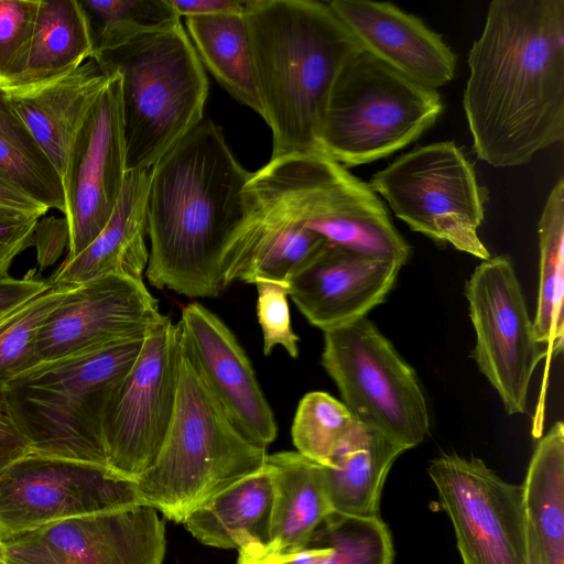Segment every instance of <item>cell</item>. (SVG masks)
Masks as SVG:
<instances>
[{"instance_id": "60d3db41", "label": "cell", "mask_w": 564, "mask_h": 564, "mask_svg": "<svg viewBox=\"0 0 564 564\" xmlns=\"http://www.w3.org/2000/svg\"><path fill=\"white\" fill-rule=\"evenodd\" d=\"M178 17L238 13L245 14L247 0H169Z\"/></svg>"}, {"instance_id": "6da1fadb", "label": "cell", "mask_w": 564, "mask_h": 564, "mask_svg": "<svg viewBox=\"0 0 564 564\" xmlns=\"http://www.w3.org/2000/svg\"><path fill=\"white\" fill-rule=\"evenodd\" d=\"M463 107L478 159L528 163L564 137V0H494L468 53Z\"/></svg>"}, {"instance_id": "4dcf8cb0", "label": "cell", "mask_w": 564, "mask_h": 564, "mask_svg": "<svg viewBox=\"0 0 564 564\" xmlns=\"http://www.w3.org/2000/svg\"><path fill=\"white\" fill-rule=\"evenodd\" d=\"M0 175L32 199L65 213L61 176L0 87Z\"/></svg>"}, {"instance_id": "ffe728a7", "label": "cell", "mask_w": 564, "mask_h": 564, "mask_svg": "<svg viewBox=\"0 0 564 564\" xmlns=\"http://www.w3.org/2000/svg\"><path fill=\"white\" fill-rule=\"evenodd\" d=\"M327 4L362 51L409 79L437 89L454 78L455 53L417 17L389 2L333 0Z\"/></svg>"}, {"instance_id": "9a60e30c", "label": "cell", "mask_w": 564, "mask_h": 564, "mask_svg": "<svg viewBox=\"0 0 564 564\" xmlns=\"http://www.w3.org/2000/svg\"><path fill=\"white\" fill-rule=\"evenodd\" d=\"M121 78L109 73L70 145L62 184L72 260L109 221L127 174Z\"/></svg>"}, {"instance_id": "d6a6232c", "label": "cell", "mask_w": 564, "mask_h": 564, "mask_svg": "<svg viewBox=\"0 0 564 564\" xmlns=\"http://www.w3.org/2000/svg\"><path fill=\"white\" fill-rule=\"evenodd\" d=\"M310 543L329 547L319 564H392L394 556L391 532L379 514L358 517L333 511Z\"/></svg>"}, {"instance_id": "f1b7e54d", "label": "cell", "mask_w": 564, "mask_h": 564, "mask_svg": "<svg viewBox=\"0 0 564 564\" xmlns=\"http://www.w3.org/2000/svg\"><path fill=\"white\" fill-rule=\"evenodd\" d=\"M185 24L200 63L234 98L262 117L245 14L194 15Z\"/></svg>"}, {"instance_id": "b9f144b4", "label": "cell", "mask_w": 564, "mask_h": 564, "mask_svg": "<svg viewBox=\"0 0 564 564\" xmlns=\"http://www.w3.org/2000/svg\"><path fill=\"white\" fill-rule=\"evenodd\" d=\"M0 210L42 217L48 209L0 175Z\"/></svg>"}, {"instance_id": "8fae6325", "label": "cell", "mask_w": 564, "mask_h": 564, "mask_svg": "<svg viewBox=\"0 0 564 564\" xmlns=\"http://www.w3.org/2000/svg\"><path fill=\"white\" fill-rule=\"evenodd\" d=\"M181 327L169 316L152 326L107 411V466L137 480L155 462L176 400Z\"/></svg>"}, {"instance_id": "7402d4cb", "label": "cell", "mask_w": 564, "mask_h": 564, "mask_svg": "<svg viewBox=\"0 0 564 564\" xmlns=\"http://www.w3.org/2000/svg\"><path fill=\"white\" fill-rule=\"evenodd\" d=\"M246 205V218L223 253L224 289L235 281L288 284L327 243L300 225Z\"/></svg>"}, {"instance_id": "f6af8a7d", "label": "cell", "mask_w": 564, "mask_h": 564, "mask_svg": "<svg viewBox=\"0 0 564 564\" xmlns=\"http://www.w3.org/2000/svg\"><path fill=\"white\" fill-rule=\"evenodd\" d=\"M4 560V545L2 540L0 539V564H3Z\"/></svg>"}, {"instance_id": "484cf974", "label": "cell", "mask_w": 564, "mask_h": 564, "mask_svg": "<svg viewBox=\"0 0 564 564\" xmlns=\"http://www.w3.org/2000/svg\"><path fill=\"white\" fill-rule=\"evenodd\" d=\"M404 451L381 432L361 424L332 464L324 466L333 511L358 517L379 514L384 481Z\"/></svg>"}, {"instance_id": "5bb4252c", "label": "cell", "mask_w": 564, "mask_h": 564, "mask_svg": "<svg viewBox=\"0 0 564 564\" xmlns=\"http://www.w3.org/2000/svg\"><path fill=\"white\" fill-rule=\"evenodd\" d=\"M139 503L135 480L107 466L31 453L0 474V539Z\"/></svg>"}, {"instance_id": "44dd1931", "label": "cell", "mask_w": 564, "mask_h": 564, "mask_svg": "<svg viewBox=\"0 0 564 564\" xmlns=\"http://www.w3.org/2000/svg\"><path fill=\"white\" fill-rule=\"evenodd\" d=\"M109 79L95 58L51 79L4 88L9 101L58 175L65 174L74 137Z\"/></svg>"}, {"instance_id": "74e56055", "label": "cell", "mask_w": 564, "mask_h": 564, "mask_svg": "<svg viewBox=\"0 0 564 564\" xmlns=\"http://www.w3.org/2000/svg\"><path fill=\"white\" fill-rule=\"evenodd\" d=\"M40 218L0 210V279L10 276L9 269L15 257L33 243Z\"/></svg>"}, {"instance_id": "ac0fdd59", "label": "cell", "mask_w": 564, "mask_h": 564, "mask_svg": "<svg viewBox=\"0 0 564 564\" xmlns=\"http://www.w3.org/2000/svg\"><path fill=\"white\" fill-rule=\"evenodd\" d=\"M178 325L204 380L228 416L250 442L267 448L276 437L278 425L236 336L196 302L183 307Z\"/></svg>"}, {"instance_id": "30bf717a", "label": "cell", "mask_w": 564, "mask_h": 564, "mask_svg": "<svg viewBox=\"0 0 564 564\" xmlns=\"http://www.w3.org/2000/svg\"><path fill=\"white\" fill-rule=\"evenodd\" d=\"M322 365L361 424L405 449L429 435L427 403L414 369L366 317L324 332Z\"/></svg>"}, {"instance_id": "e0dca14e", "label": "cell", "mask_w": 564, "mask_h": 564, "mask_svg": "<svg viewBox=\"0 0 564 564\" xmlns=\"http://www.w3.org/2000/svg\"><path fill=\"white\" fill-rule=\"evenodd\" d=\"M164 315L143 280L108 274L74 286L42 326L37 361L77 355L138 336Z\"/></svg>"}, {"instance_id": "d4e9b609", "label": "cell", "mask_w": 564, "mask_h": 564, "mask_svg": "<svg viewBox=\"0 0 564 564\" xmlns=\"http://www.w3.org/2000/svg\"><path fill=\"white\" fill-rule=\"evenodd\" d=\"M265 464L272 473L274 497L270 543L260 555L293 554L306 547L333 512L324 466L297 452L268 455Z\"/></svg>"}, {"instance_id": "7c38bea8", "label": "cell", "mask_w": 564, "mask_h": 564, "mask_svg": "<svg viewBox=\"0 0 564 564\" xmlns=\"http://www.w3.org/2000/svg\"><path fill=\"white\" fill-rule=\"evenodd\" d=\"M476 334L471 356L497 391L509 415L527 411L538 364L546 357L538 343L511 260L505 256L479 263L465 284Z\"/></svg>"}, {"instance_id": "e575fe53", "label": "cell", "mask_w": 564, "mask_h": 564, "mask_svg": "<svg viewBox=\"0 0 564 564\" xmlns=\"http://www.w3.org/2000/svg\"><path fill=\"white\" fill-rule=\"evenodd\" d=\"M74 286L51 283L0 323V386L39 364V333Z\"/></svg>"}, {"instance_id": "83f0119b", "label": "cell", "mask_w": 564, "mask_h": 564, "mask_svg": "<svg viewBox=\"0 0 564 564\" xmlns=\"http://www.w3.org/2000/svg\"><path fill=\"white\" fill-rule=\"evenodd\" d=\"M522 494L528 524L544 564H564V425L561 421L539 440Z\"/></svg>"}, {"instance_id": "f546056e", "label": "cell", "mask_w": 564, "mask_h": 564, "mask_svg": "<svg viewBox=\"0 0 564 564\" xmlns=\"http://www.w3.org/2000/svg\"><path fill=\"white\" fill-rule=\"evenodd\" d=\"M540 282L533 322L539 344L546 345L547 365L561 352L564 337V180L552 187L539 224Z\"/></svg>"}, {"instance_id": "cb8c5ba5", "label": "cell", "mask_w": 564, "mask_h": 564, "mask_svg": "<svg viewBox=\"0 0 564 564\" xmlns=\"http://www.w3.org/2000/svg\"><path fill=\"white\" fill-rule=\"evenodd\" d=\"M273 478L265 464L194 510L186 529L203 544L260 555L271 536Z\"/></svg>"}, {"instance_id": "ba28073f", "label": "cell", "mask_w": 564, "mask_h": 564, "mask_svg": "<svg viewBox=\"0 0 564 564\" xmlns=\"http://www.w3.org/2000/svg\"><path fill=\"white\" fill-rule=\"evenodd\" d=\"M443 109L436 89L361 51L333 86L321 130V153L344 167L381 160L417 140Z\"/></svg>"}, {"instance_id": "8d00e7d4", "label": "cell", "mask_w": 564, "mask_h": 564, "mask_svg": "<svg viewBox=\"0 0 564 564\" xmlns=\"http://www.w3.org/2000/svg\"><path fill=\"white\" fill-rule=\"evenodd\" d=\"M257 317L263 335V354L282 346L291 358L299 357V336L291 326L288 284L274 281L256 283Z\"/></svg>"}, {"instance_id": "9c48e42d", "label": "cell", "mask_w": 564, "mask_h": 564, "mask_svg": "<svg viewBox=\"0 0 564 564\" xmlns=\"http://www.w3.org/2000/svg\"><path fill=\"white\" fill-rule=\"evenodd\" d=\"M413 231L487 260L478 236L488 191L452 141L417 147L377 172L369 184Z\"/></svg>"}, {"instance_id": "f35d334b", "label": "cell", "mask_w": 564, "mask_h": 564, "mask_svg": "<svg viewBox=\"0 0 564 564\" xmlns=\"http://www.w3.org/2000/svg\"><path fill=\"white\" fill-rule=\"evenodd\" d=\"M29 454L30 445L10 413L4 386H0V474Z\"/></svg>"}, {"instance_id": "277c9868", "label": "cell", "mask_w": 564, "mask_h": 564, "mask_svg": "<svg viewBox=\"0 0 564 564\" xmlns=\"http://www.w3.org/2000/svg\"><path fill=\"white\" fill-rule=\"evenodd\" d=\"M267 456L228 416L182 335L174 413L155 462L135 480L141 503L184 523L220 491L260 470Z\"/></svg>"}, {"instance_id": "d590c367", "label": "cell", "mask_w": 564, "mask_h": 564, "mask_svg": "<svg viewBox=\"0 0 564 564\" xmlns=\"http://www.w3.org/2000/svg\"><path fill=\"white\" fill-rule=\"evenodd\" d=\"M40 0H0V87L23 69Z\"/></svg>"}, {"instance_id": "ee69618b", "label": "cell", "mask_w": 564, "mask_h": 564, "mask_svg": "<svg viewBox=\"0 0 564 564\" xmlns=\"http://www.w3.org/2000/svg\"><path fill=\"white\" fill-rule=\"evenodd\" d=\"M528 564H544L542 552L533 531L528 524Z\"/></svg>"}, {"instance_id": "52a82bcc", "label": "cell", "mask_w": 564, "mask_h": 564, "mask_svg": "<svg viewBox=\"0 0 564 564\" xmlns=\"http://www.w3.org/2000/svg\"><path fill=\"white\" fill-rule=\"evenodd\" d=\"M248 204L341 248L404 265L411 248L364 181L323 155L271 159L251 173Z\"/></svg>"}, {"instance_id": "1f68e13d", "label": "cell", "mask_w": 564, "mask_h": 564, "mask_svg": "<svg viewBox=\"0 0 564 564\" xmlns=\"http://www.w3.org/2000/svg\"><path fill=\"white\" fill-rule=\"evenodd\" d=\"M360 425L341 401L313 391L301 399L291 434L297 453L328 467Z\"/></svg>"}, {"instance_id": "3957f363", "label": "cell", "mask_w": 564, "mask_h": 564, "mask_svg": "<svg viewBox=\"0 0 564 564\" xmlns=\"http://www.w3.org/2000/svg\"><path fill=\"white\" fill-rule=\"evenodd\" d=\"M272 156L322 155L333 86L362 50L330 10L313 0H250L245 12Z\"/></svg>"}, {"instance_id": "d6986e66", "label": "cell", "mask_w": 564, "mask_h": 564, "mask_svg": "<svg viewBox=\"0 0 564 564\" xmlns=\"http://www.w3.org/2000/svg\"><path fill=\"white\" fill-rule=\"evenodd\" d=\"M401 264L327 242L288 283L299 311L323 332L364 318L383 303Z\"/></svg>"}, {"instance_id": "7a4b0ae2", "label": "cell", "mask_w": 564, "mask_h": 564, "mask_svg": "<svg viewBox=\"0 0 564 564\" xmlns=\"http://www.w3.org/2000/svg\"><path fill=\"white\" fill-rule=\"evenodd\" d=\"M250 175L210 120L151 167L145 276L153 286L188 297H216L224 290L220 262L246 218Z\"/></svg>"}, {"instance_id": "836d02e7", "label": "cell", "mask_w": 564, "mask_h": 564, "mask_svg": "<svg viewBox=\"0 0 564 564\" xmlns=\"http://www.w3.org/2000/svg\"><path fill=\"white\" fill-rule=\"evenodd\" d=\"M91 23L96 52L134 36L170 30L181 18L169 0H83Z\"/></svg>"}, {"instance_id": "4316f807", "label": "cell", "mask_w": 564, "mask_h": 564, "mask_svg": "<svg viewBox=\"0 0 564 564\" xmlns=\"http://www.w3.org/2000/svg\"><path fill=\"white\" fill-rule=\"evenodd\" d=\"M95 36L80 1L40 0L21 73L8 88L37 84L94 58Z\"/></svg>"}, {"instance_id": "ab89813d", "label": "cell", "mask_w": 564, "mask_h": 564, "mask_svg": "<svg viewBox=\"0 0 564 564\" xmlns=\"http://www.w3.org/2000/svg\"><path fill=\"white\" fill-rule=\"evenodd\" d=\"M50 281L26 275L0 279V323L25 302L50 286Z\"/></svg>"}, {"instance_id": "5b68a950", "label": "cell", "mask_w": 564, "mask_h": 564, "mask_svg": "<svg viewBox=\"0 0 564 564\" xmlns=\"http://www.w3.org/2000/svg\"><path fill=\"white\" fill-rule=\"evenodd\" d=\"M144 336L40 362L4 384L31 453L107 466V411Z\"/></svg>"}, {"instance_id": "2e32d148", "label": "cell", "mask_w": 564, "mask_h": 564, "mask_svg": "<svg viewBox=\"0 0 564 564\" xmlns=\"http://www.w3.org/2000/svg\"><path fill=\"white\" fill-rule=\"evenodd\" d=\"M3 564H162L164 523L148 505L69 518L2 540Z\"/></svg>"}, {"instance_id": "7bdbcfd3", "label": "cell", "mask_w": 564, "mask_h": 564, "mask_svg": "<svg viewBox=\"0 0 564 564\" xmlns=\"http://www.w3.org/2000/svg\"><path fill=\"white\" fill-rule=\"evenodd\" d=\"M328 552L325 545L310 543L302 551L288 555H239L237 564H319Z\"/></svg>"}, {"instance_id": "8992f818", "label": "cell", "mask_w": 564, "mask_h": 564, "mask_svg": "<svg viewBox=\"0 0 564 564\" xmlns=\"http://www.w3.org/2000/svg\"><path fill=\"white\" fill-rule=\"evenodd\" d=\"M121 78L127 171L151 169L203 121L208 80L182 23L98 51Z\"/></svg>"}, {"instance_id": "603a6c76", "label": "cell", "mask_w": 564, "mask_h": 564, "mask_svg": "<svg viewBox=\"0 0 564 564\" xmlns=\"http://www.w3.org/2000/svg\"><path fill=\"white\" fill-rule=\"evenodd\" d=\"M150 173L151 169L127 172L109 221L86 249L62 263L48 280L52 284L78 285L108 274L143 280L149 261L145 236Z\"/></svg>"}, {"instance_id": "4fadbf2b", "label": "cell", "mask_w": 564, "mask_h": 564, "mask_svg": "<svg viewBox=\"0 0 564 564\" xmlns=\"http://www.w3.org/2000/svg\"><path fill=\"white\" fill-rule=\"evenodd\" d=\"M448 514L462 564H528L522 485L499 477L479 458L443 454L427 468Z\"/></svg>"}]
</instances>
